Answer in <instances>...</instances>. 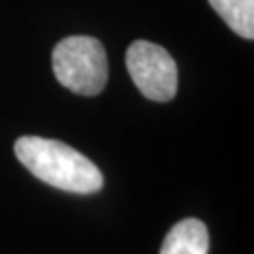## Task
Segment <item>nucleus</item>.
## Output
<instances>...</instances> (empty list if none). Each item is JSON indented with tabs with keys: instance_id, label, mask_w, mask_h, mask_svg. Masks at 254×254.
Instances as JSON below:
<instances>
[{
	"instance_id": "nucleus-1",
	"label": "nucleus",
	"mask_w": 254,
	"mask_h": 254,
	"mask_svg": "<svg viewBox=\"0 0 254 254\" xmlns=\"http://www.w3.org/2000/svg\"><path fill=\"white\" fill-rule=\"evenodd\" d=\"M17 160L36 179L73 194H94L104 187V175L85 154L63 141L23 136L15 141Z\"/></svg>"
},
{
	"instance_id": "nucleus-5",
	"label": "nucleus",
	"mask_w": 254,
	"mask_h": 254,
	"mask_svg": "<svg viewBox=\"0 0 254 254\" xmlns=\"http://www.w3.org/2000/svg\"><path fill=\"white\" fill-rule=\"evenodd\" d=\"M211 8L237 36L254 38V0H209Z\"/></svg>"
},
{
	"instance_id": "nucleus-4",
	"label": "nucleus",
	"mask_w": 254,
	"mask_h": 254,
	"mask_svg": "<svg viewBox=\"0 0 254 254\" xmlns=\"http://www.w3.org/2000/svg\"><path fill=\"white\" fill-rule=\"evenodd\" d=\"M209 232L198 218H185L168 232L160 254H207Z\"/></svg>"
},
{
	"instance_id": "nucleus-3",
	"label": "nucleus",
	"mask_w": 254,
	"mask_h": 254,
	"mask_svg": "<svg viewBox=\"0 0 254 254\" xmlns=\"http://www.w3.org/2000/svg\"><path fill=\"white\" fill-rule=\"evenodd\" d=\"M127 68L137 91L153 102H170L177 94V66L162 46L136 40L127 51Z\"/></svg>"
},
{
	"instance_id": "nucleus-2",
	"label": "nucleus",
	"mask_w": 254,
	"mask_h": 254,
	"mask_svg": "<svg viewBox=\"0 0 254 254\" xmlns=\"http://www.w3.org/2000/svg\"><path fill=\"white\" fill-rule=\"evenodd\" d=\"M53 72L68 91L81 96H96L108 83L106 49L96 38H64L53 49Z\"/></svg>"
}]
</instances>
